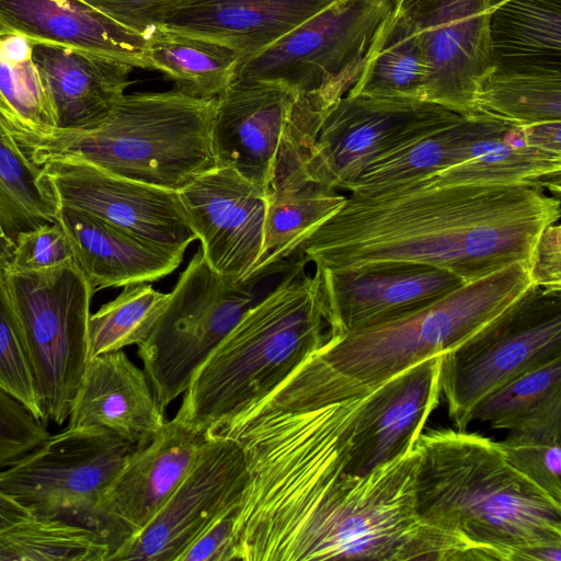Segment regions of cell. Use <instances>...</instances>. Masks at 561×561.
<instances>
[{
  "instance_id": "83f0119b",
  "label": "cell",
  "mask_w": 561,
  "mask_h": 561,
  "mask_svg": "<svg viewBox=\"0 0 561 561\" xmlns=\"http://www.w3.org/2000/svg\"><path fill=\"white\" fill-rule=\"evenodd\" d=\"M489 36L494 71L561 72V0H499Z\"/></svg>"
},
{
  "instance_id": "4316f807",
  "label": "cell",
  "mask_w": 561,
  "mask_h": 561,
  "mask_svg": "<svg viewBox=\"0 0 561 561\" xmlns=\"http://www.w3.org/2000/svg\"><path fill=\"white\" fill-rule=\"evenodd\" d=\"M512 126L482 113L463 115L376 160L346 191L354 196H368L422 180L469 159L477 141L503 134Z\"/></svg>"
},
{
  "instance_id": "cb8c5ba5",
  "label": "cell",
  "mask_w": 561,
  "mask_h": 561,
  "mask_svg": "<svg viewBox=\"0 0 561 561\" xmlns=\"http://www.w3.org/2000/svg\"><path fill=\"white\" fill-rule=\"evenodd\" d=\"M334 1L188 0L161 25L226 46L238 55L241 64Z\"/></svg>"
},
{
  "instance_id": "4fadbf2b",
  "label": "cell",
  "mask_w": 561,
  "mask_h": 561,
  "mask_svg": "<svg viewBox=\"0 0 561 561\" xmlns=\"http://www.w3.org/2000/svg\"><path fill=\"white\" fill-rule=\"evenodd\" d=\"M39 174L58 205L94 215L172 254L183 256L197 239L179 191L126 179L69 158L46 161Z\"/></svg>"
},
{
  "instance_id": "f35d334b",
  "label": "cell",
  "mask_w": 561,
  "mask_h": 561,
  "mask_svg": "<svg viewBox=\"0 0 561 561\" xmlns=\"http://www.w3.org/2000/svg\"><path fill=\"white\" fill-rule=\"evenodd\" d=\"M499 444L514 468L561 502V440L510 432Z\"/></svg>"
},
{
  "instance_id": "277c9868",
  "label": "cell",
  "mask_w": 561,
  "mask_h": 561,
  "mask_svg": "<svg viewBox=\"0 0 561 561\" xmlns=\"http://www.w3.org/2000/svg\"><path fill=\"white\" fill-rule=\"evenodd\" d=\"M296 264L195 373L174 419L209 434L280 386L329 332L319 273Z\"/></svg>"
},
{
  "instance_id": "603a6c76",
  "label": "cell",
  "mask_w": 561,
  "mask_h": 561,
  "mask_svg": "<svg viewBox=\"0 0 561 561\" xmlns=\"http://www.w3.org/2000/svg\"><path fill=\"white\" fill-rule=\"evenodd\" d=\"M32 57L56 131H84L104 122L131 83L133 66L73 47L33 41Z\"/></svg>"
},
{
  "instance_id": "b9f144b4",
  "label": "cell",
  "mask_w": 561,
  "mask_h": 561,
  "mask_svg": "<svg viewBox=\"0 0 561 561\" xmlns=\"http://www.w3.org/2000/svg\"><path fill=\"white\" fill-rule=\"evenodd\" d=\"M122 25L145 34L188 0H84Z\"/></svg>"
},
{
  "instance_id": "8992f818",
  "label": "cell",
  "mask_w": 561,
  "mask_h": 561,
  "mask_svg": "<svg viewBox=\"0 0 561 561\" xmlns=\"http://www.w3.org/2000/svg\"><path fill=\"white\" fill-rule=\"evenodd\" d=\"M215 105L216 99H196L174 89L124 94L96 127L55 131L19 147L38 168L51 159H77L180 191L217 165L211 147Z\"/></svg>"
},
{
  "instance_id": "30bf717a",
  "label": "cell",
  "mask_w": 561,
  "mask_h": 561,
  "mask_svg": "<svg viewBox=\"0 0 561 561\" xmlns=\"http://www.w3.org/2000/svg\"><path fill=\"white\" fill-rule=\"evenodd\" d=\"M394 0H336L253 58L236 78L278 80L325 112L355 84Z\"/></svg>"
},
{
  "instance_id": "ab89813d",
  "label": "cell",
  "mask_w": 561,
  "mask_h": 561,
  "mask_svg": "<svg viewBox=\"0 0 561 561\" xmlns=\"http://www.w3.org/2000/svg\"><path fill=\"white\" fill-rule=\"evenodd\" d=\"M73 262L68 237L58 221L23 233L4 272H38Z\"/></svg>"
},
{
  "instance_id": "ac0fdd59",
  "label": "cell",
  "mask_w": 561,
  "mask_h": 561,
  "mask_svg": "<svg viewBox=\"0 0 561 561\" xmlns=\"http://www.w3.org/2000/svg\"><path fill=\"white\" fill-rule=\"evenodd\" d=\"M318 126L317 117L296 101L265 194L264 241L254 272L294 256L301 241L346 199L308 169L309 139Z\"/></svg>"
},
{
  "instance_id": "d6986e66",
  "label": "cell",
  "mask_w": 561,
  "mask_h": 561,
  "mask_svg": "<svg viewBox=\"0 0 561 561\" xmlns=\"http://www.w3.org/2000/svg\"><path fill=\"white\" fill-rule=\"evenodd\" d=\"M320 275L329 334H342L426 307L462 286L456 274L421 264L387 263Z\"/></svg>"
},
{
  "instance_id": "d4e9b609",
  "label": "cell",
  "mask_w": 561,
  "mask_h": 561,
  "mask_svg": "<svg viewBox=\"0 0 561 561\" xmlns=\"http://www.w3.org/2000/svg\"><path fill=\"white\" fill-rule=\"evenodd\" d=\"M0 22L35 42L92 51L148 69L145 35L84 0H0Z\"/></svg>"
},
{
  "instance_id": "1f68e13d",
  "label": "cell",
  "mask_w": 561,
  "mask_h": 561,
  "mask_svg": "<svg viewBox=\"0 0 561 561\" xmlns=\"http://www.w3.org/2000/svg\"><path fill=\"white\" fill-rule=\"evenodd\" d=\"M426 77L417 36L407 19L392 8L375 32L359 77L346 94L425 102Z\"/></svg>"
},
{
  "instance_id": "ba28073f",
  "label": "cell",
  "mask_w": 561,
  "mask_h": 561,
  "mask_svg": "<svg viewBox=\"0 0 561 561\" xmlns=\"http://www.w3.org/2000/svg\"><path fill=\"white\" fill-rule=\"evenodd\" d=\"M28 351L45 422L64 424L88 362L92 291L75 262L4 272Z\"/></svg>"
},
{
  "instance_id": "8fae6325",
  "label": "cell",
  "mask_w": 561,
  "mask_h": 561,
  "mask_svg": "<svg viewBox=\"0 0 561 561\" xmlns=\"http://www.w3.org/2000/svg\"><path fill=\"white\" fill-rule=\"evenodd\" d=\"M137 447L101 430L67 427L1 469L0 492L30 515L90 528L102 495Z\"/></svg>"
},
{
  "instance_id": "f1b7e54d",
  "label": "cell",
  "mask_w": 561,
  "mask_h": 561,
  "mask_svg": "<svg viewBox=\"0 0 561 561\" xmlns=\"http://www.w3.org/2000/svg\"><path fill=\"white\" fill-rule=\"evenodd\" d=\"M561 153L530 146L522 126L477 141L469 159L404 184L446 186L531 183L560 195ZM403 185V184H401ZM399 186V185H398Z\"/></svg>"
},
{
  "instance_id": "f546056e",
  "label": "cell",
  "mask_w": 561,
  "mask_h": 561,
  "mask_svg": "<svg viewBox=\"0 0 561 561\" xmlns=\"http://www.w3.org/2000/svg\"><path fill=\"white\" fill-rule=\"evenodd\" d=\"M144 35L148 69L161 72L185 95L216 99L236 78L240 58L226 46L162 25Z\"/></svg>"
},
{
  "instance_id": "f6af8a7d",
  "label": "cell",
  "mask_w": 561,
  "mask_h": 561,
  "mask_svg": "<svg viewBox=\"0 0 561 561\" xmlns=\"http://www.w3.org/2000/svg\"><path fill=\"white\" fill-rule=\"evenodd\" d=\"M28 515L27 510L0 492V528Z\"/></svg>"
},
{
  "instance_id": "74e56055",
  "label": "cell",
  "mask_w": 561,
  "mask_h": 561,
  "mask_svg": "<svg viewBox=\"0 0 561 561\" xmlns=\"http://www.w3.org/2000/svg\"><path fill=\"white\" fill-rule=\"evenodd\" d=\"M0 388L44 421L28 351L1 268Z\"/></svg>"
},
{
  "instance_id": "7402d4cb",
  "label": "cell",
  "mask_w": 561,
  "mask_h": 561,
  "mask_svg": "<svg viewBox=\"0 0 561 561\" xmlns=\"http://www.w3.org/2000/svg\"><path fill=\"white\" fill-rule=\"evenodd\" d=\"M163 410L144 369L121 350L87 362L67 427L96 428L142 446L167 422Z\"/></svg>"
},
{
  "instance_id": "7bdbcfd3",
  "label": "cell",
  "mask_w": 561,
  "mask_h": 561,
  "mask_svg": "<svg viewBox=\"0 0 561 561\" xmlns=\"http://www.w3.org/2000/svg\"><path fill=\"white\" fill-rule=\"evenodd\" d=\"M238 506L214 519L185 549L179 561H232V538Z\"/></svg>"
},
{
  "instance_id": "ee69618b",
  "label": "cell",
  "mask_w": 561,
  "mask_h": 561,
  "mask_svg": "<svg viewBox=\"0 0 561 561\" xmlns=\"http://www.w3.org/2000/svg\"><path fill=\"white\" fill-rule=\"evenodd\" d=\"M528 270L533 285L546 290H561V228L558 222L540 232Z\"/></svg>"
},
{
  "instance_id": "9c48e42d",
  "label": "cell",
  "mask_w": 561,
  "mask_h": 561,
  "mask_svg": "<svg viewBox=\"0 0 561 561\" xmlns=\"http://www.w3.org/2000/svg\"><path fill=\"white\" fill-rule=\"evenodd\" d=\"M557 357H561V290L533 285L508 312L444 354L442 397L456 430H467L488 396Z\"/></svg>"
},
{
  "instance_id": "5bb4252c",
  "label": "cell",
  "mask_w": 561,
  "mask_h": 561,
  "mask_svg": "<svg viewBox=\"0 0 561 561\" xmlns=\"http://www.w3.org/2000/svg\"><path fill=\"white\" fill-rule=\"evenodd\" d=\"M497 1L394 0L426 61L425 102L461 115L477 114V93L494 72L489 21Z\"/></svg>"
},
{
  "instance_id": "8d00e7d4",
  "label": "cell",
  "mask_w": 561,
  "mask_h": 561,
  "mask_svg": "<svg viewBox=\"0 0 561 561\" xmlns=\"http://www.w3.org/2000/svg\"><path fill=\"white\" fill-rule=\"evenodd\" d=\"M169 294L147 283L130 284L91 314L88 324V360L96 355L139 345L152 331Z\"/></svg>"
},
{
  "instance_id": "2e32d148",
  "label": "cell",
  "mask_w": 561,
  "mask_h": 561,
  "mask_svg": "<svg viewBox=\"0 0 561 561\" xmlns=\"http://www.w3.org/2000/svg\"><path fill=\"white\" fill-rule=\"evenodd\" d=\"M207 434L176 419L138 446L102 495L90 528L110 557L144 529L194 466Z\"/></svg>"
},
{
  "instance_id": "484cf974",
  "label": "cell",
  "mask_w": 561,
  "mask_h": 561,
  "mask_svg": "<svg viewBox=\"0 0 561 561\" xmlns=\"http://www.w3.org/2000/svg\"><path fill=\"white\" fill-rule=\"evenodd\" d=\"M73 262L92 291L156 282L174 272L183 256L172 254L83 210L58 205Z\"/></svg>"
},
{
  "instance_id": "4dcf8cb0",
  "label": "cell",
  "mask_w": 561,
  "mask_h": 561,
  "mask_svg": "<svg viewBox=\"0 0 561 561\" xmlns=\"http://www.w3.org/2000/svg\"><path fill=\"white\" fill-rule=\"evenodd\" d=\"M472 421L561 440V357L525 371L488 396Z\"/></svg>"
},
{
  "instance_id": "d590c367",
  "label": "cell",
  "mask_w": 561,
  "mask_h": 561,
  "mask_svg": "<svg viewBox=\"0 0 561 561\" xmlns=\"http://www.w3.org/2000/svg\"><path fill=\"white\" fill-rule=\"evenodd\" d=\"M477 113L527 126L561 121V72H492L481 84Z\"/></svg>"
},
{
  "instance_id": "5b68a950",
  "label": "cell",
  "mask_w": 561,
  "mask_h": 561,
  "mask_svg": "<svg viewBox=\"0 0 561 561\" xmlns=\"http://www.w3.org/2000/svg\"><path fill=\"white\" fill-rule=\"evenodd\" d=\"M419 460L414 446L367 473L340 472L305 512L277 561H480L468 541L421 519Z\"/></svg>"
},
{
  "instance_id": "ffe728a7",
  "label": "cell",
  "mask_w": 561,
  "mask_h": 561,
  "mask_svg": "<svg viewBox=\"0 0 561 561\" xmlns=\"http://www.w3.org/2000/svg\"><path fill=\"white\" fill-rule=\"evenodd\" d=\"M298 95L278 80L234 78L216 98L211 126L216 164L234 169L265 195Z\"/></svg>"
},
{
  "instance_id": "7c38bea8",
  "label": "cell",
  "mask_w": 561,
  "mask_h": 561,
  "mask_svg": "<svg viewBox=\"0 0 561 561\" xmlns=\"http://www.w3.org/2000/svg\"><path fill=\"white\" fill-rule=\"evenodd\" d=\"M462 116L419 100L345 94L311 136L307 165L319 183L346 191L376 160Z\"/></svg>"
},
{
  "instance_id": "7a4b0ae2",
  "label": "cell",
  "mask_w": 561,
  "mask_h": 561,
  "mask_svg": "<svg viewBox=\"0 0 561 561\" xmlns=\"http://www.w3.org/2000/svg\"><path fill=\"white\" fill-rule=\"evenodd\" d=\"M533 286L516 262L469 282L407 314L342 334H329L256 407L298 411L365 397L437 354L462 344L508 312Z\"/></svg>"
},
{
  "instance_id": "52a82bcc",
  "label": "cell",
  "mask_w": 561,
  "mask_h": 561,
  "mask_svg": "<svg viewBox=\"0 0 561 561\" xmlns=\"http://www.w3.org/2000/svg\"><path fill=\"white\" fill-rule=\"evenodd\" d=\"M300 254L236 280L213 270L199 250L181 273L149 336L138 345L142 369L164 409L237 325L296 264Z\"/></svg>"
},
{
  "instance_id": "44dd1931",
  "label": "cell",
  "mask_w": 561,
  "mask_h": 561,
  "mask_svg": "<svg viewBox=\"0 0 561 561\" xmlns=\"http://www.w3.org/2000/svg\"><path fill=\"white\" fill-rule=\"evenodd\" d=\"M443 359L431 356L366 396L353 422L345 472L367 473L414 447L440 402Z\"/></svg>"
},
{
  "instance_id": "3957f363",
  "label": "cell",
  "mask_w": 561,
  "mask_h": 561,
  "mask_svg": "<svg viewBox=\"0 0 561 561\" xmlns=\"http://www.w3.org/2000/svg\"><path fill=\"white\" fill-rule=\"evenodd\" d=\"M415 492L423 522L457 535L481 561H522L561 547V502L506 459L499 442L459 430L422 433Z\"/></svg>"
},
{
  "instance_id": "d6a6232c",
  "label": "cell",
  "mask_w": 561,
  "mask_h": 561,
  "mask_svg": "<svg viewBox=\"0 0 561 561\" xmlns=\"http://www.w3.org/2000/svg\"><path fill=\"white\" fill-rule=\"evenodd\" d=\"M58 204L39 168L19 147L0 119V268L4 271L19 238L57 221Z\"/></svg>"
},
{
  "instance_id": "e0dca14e",
  "label": "cell",
  "mask_w": 561,
  "mask_h": 561,
  "mask_svg": "<svg viewBox=\"0 0 561 561\" xmlns=\"http://www.w3.org/2000/svg\"><path fill=\"white\" fill-rule=\"evenodd\" d=\"M203 256L219 274L247 279L264 241L265 195L229 167L203 172L179 191Z\"/></svg>"
},
{
  "instance_id": "836d02e7",
  "label": "cell",
  "mask_w": 561,
  "mask_h": 561,
  "mask_svg": "<svg viewBox=\"0 0 561 561\" xmlns=\"http://www.w3.org/2000/svg\"><path fill=\"white\" fill-rule=\"evenodd\" d=\"M32 51L33 41L21 33L0 38V119L19 146L56 131Z\"/></svg>"
},
{
  "instance_id": "60d3db41",
  "label": "cell",
  "mask_w": 561,
  "mask_h": 561,
  "mask_svg": "<svg viewBox=\"0 0 561 561\" xmlns=\"http://www.w3.org/2000/svg\"><path fill=\"white\" fill-rule=\"evenodd\" d=\"M47 423L0 388V470L49 436Z\"/></svg>"
},
{
  "instance_id": "9a60e30c",
  "label": "cell",
  "mask_w": 561,
  "mask_h": 561,
  "mask_svg": "<svg viewBox=\"0 0 561 561\" xmlns=\"http://www.w3.org/2000/svg\"><path fill=\"white\" fill-rule=\"evenodd\" d=\"M245 482V460L238 443L207 434L194 466L169 500L108 561H179L214 519L240 504Z\"/></svg>"
},
{
  "instance_id": "e575fe53",
  "label": "cell",
  "mask_w": 561,
  "mask_h": 561,
  "mask_svg": "<svg viewBox=\"0 0 561 561\" xmlns=\"http://www.w3.org/2000/svg\"><path fill=\"white\" fill-rule=\"evenodd\" d=\"M107 547L91 528L28 515L0 528V561H106Z\"/></svg>"
},
{
  "instance_id": "6da1fadb",
  "label": "cell",
  "mask_w": 561,
  "mask_h": 561,
  "mask_svg": "<svg viewBox=\"0 0 561 561\" xmlns=\"http://www.w3.org/2000/svg\"><path fill=\"white\" fill-rule=\"evenodd\" d=\"M559 196L531 183L403 184L344 203L298 245L316 268L409 263L469 283L529 264L540 232L559 221Z\"/></svg>"
}]
</instances>
